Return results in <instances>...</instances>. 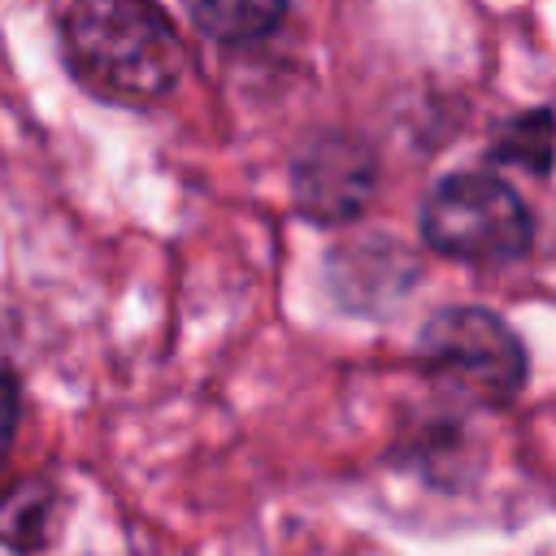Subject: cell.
<instances>
[{
  "label": "cell",
  "mask_w": 556,
  "mask_h": 556,
  "mask_svg": "<svg viewBox=\"0 0 556 556\" xmlns=\"http://www.w3.org/2000/svg\"><path fill=\"white\" fill-rule=\"evenodd\" d=\"M61 52L70 74L100 100L152 104L182 74V43L156 4L78 0L61 13Z\"/></svg>",
  "instance_id": "cell-1"
},
{
  "label": "cell",
  "mask_w": 556,
  "mask_h": 556,
  "mask_svg": "<svg viewBox=\"0 0 556 556\" xmlns=\"http://www.w3.org/2000/svg\"><path fill=\"white\" fill-rule=\"evenodd\" d=\"M421 235L434 252L478 265H508L521 261L534 243V217L526 200L500 178L482 169H465L443 178L426 208Z\"/></svg>",
  "instance_id": "cell-2"
},
{
  "label": "cell",
  "mask_w": 556,
  "mask_h": 556,
  "mask_svg": "<svg viewBox=\"0 0 556 556\" xmlns=\"http://www.w3.org/2000/svg\"><path fill=\"white\" fill-rule=\"evenodd\" d=\"M417 356L434 382L473 404H508L526 382L521 339L486 308H443L421 326Z\"/></svg>",
  "instance_id": "cell-3"
},
{
  "label": "cell",
  "mask_w": 556,
  "mask_h": 556,
  "mask_svg": "<svg viewBox=\"0 0 556 556\" xmlns=\"http://www.w3.org/2000/svg\"><path fill=\"white\" fill-rule=\"evenodd\" d=\"M378 174L374 152L361 139L348 135H321L313 139L295 161V204L313 222H348L369 200Z\"/></svg>",
  "instance_id": "cell-4"
},
{
  "label": "cell",
  "mask_w": 556,
  "mask_h": 556,
  "mask_svg": "<svg viewBox=\"0 0 556 556\" xmlns=\"http://www.w3.org/2000/svg\"><path fill=\"white\" fill-rule=\"evenodd\" d=\"M378 274L395 287H408L413 282V265L408 256L395 248V239H361V248L352 252H339L334 265H330V282L339 291L343 304L361 308V304H387L391 291L378 282Z\"/></svg>",
  "instance_id": "cell-5"
},
{
  "label": "cell",
  "mask_w": 556,
  "mask_h": 556,
  "mask_svg": "<svg viewBox=\"0 0 556 556\" xmlns=\"http://www.w3.org/2000/svg\"><path fill=\"white\" fill-rule=\"evenodd\" d=\"M61 500L43 478H22L0 495V543L30 556L43 552L56 534Z\"/></svg>",
  "instance_id": "cell-6"
},
{
  "label": "cell",
  "mask_w": 556,
  "mask_h": 556,
  "mask_svg": "<svg viewBox=\"0 0 556 556\" xmlns=\"http://www.w3.org/2000/svg\"><path fill=\"white\" fill-rule=\"evenodd\" d=\"M191 13V22L204 30V35H213V39H222V43H243V39H261V35H269L278 22H282V4H274V0H200V4H191L187 9Z\"/></svg>",
  "instance_id": "cell-7"
},
{
  "label": "cell",
  "mask_w": 556,
  "mask_h": 556,
  "mask_svg": "<svg viewBox=\"0 0 556 556\" xmlns=\"http://www.w3.org/2000/svg\"><path fill=\"white\" fill-rule=\"evenodd\" d=\"M491 152H495V161H508V165L530 169L534 178H547V169H552V109L539 104V109L513 117L500 130Z\"/></svg>",
  "instance_id": "cell-8"
},
{
  "label": "cell",
  "mask_w": 556,
  "mask_h": 556,
  "mask_svg": "<svg viewBox=\"0 0 556 556\" xmlns=\"http://www.w3.org/2000/svg\"><path fill=\"white\" fill-rule=\"evenodd\" d=\"M13 430H17V387H13L9 374H0V465H4V456H9Z\"/></svg>",
  "instance_id": "cell-9"
}]
</instances>
